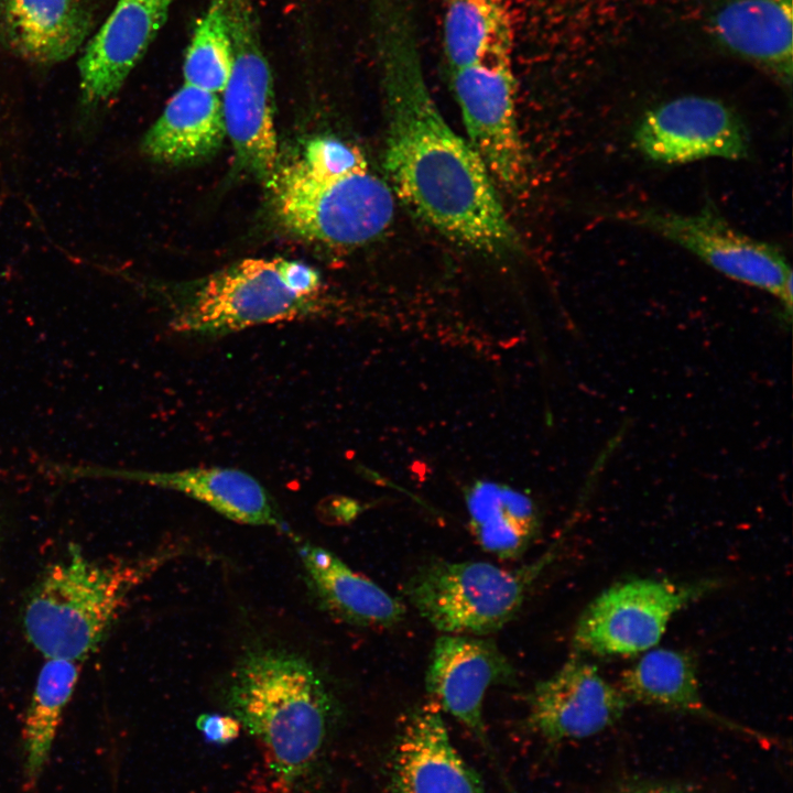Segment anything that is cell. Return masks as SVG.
I'll return each mask as SVG.
<instances>
[{
  "instance_id": "2e32d148",
  "label": "cell",
  "mask_w": 793,
  "mask_h": 793,
  "mask_svg": "<svg viewBox=\"0 0 793 793\" xmlns=\"http://www.w3.org/2000/svg\"><path fill=\"white\" fill-rule=\"evenodd\" d=\"M793 0H720L708 18L715 41L791 85Z\"/></svg>"
},
{
  "instance_id": "d4e9b609",
  "label": "cell",
  "mask_w": 793,
  "mask_h": 793,
  "mask_svg": "<svg viewBox=\"0 0 793 793\" xmlns=\"http://www.w3.org/2000/svg\"><path fill=\"white\" fill-rule=\"evenodd\" d=\"M232 66L228 21L221 0H209L185 52L184 84L221 94Z\"/></svg>"
},
{
  "instance_id": "83f0119b",
  "label": "cell",
  "mask_w": 793,
  "mask_h": 793,
  "mask_svg": "<svg viewBox=\"0 0 793 793\" xmlns=\"http://www.w3.org/2000/svg\"><path fill=\"white\" fill-rule=\"evenodd\" d=\"M612 793H689L686 789L669 783L636 782L622 785Z\"/></svg>"
},
{
  "instance_id": "ffe728a7",
  "label": "cell",
  "mask_w": 793,
  "mask_h": 793,
  "mask_svg": "<svg viewBox=\"0 0 793 793\" xmlns=\"http://www.w3.org/2000/svg\"><path fill=\"white\" fill-rule=\"evenodd\" d=\"M298 553L317 596L336 617L374 628H388L403 619L405 607L399 599L332 552L306 543Z\"/></svg>"
},
{
  "instance_id": "e0dca14e",
  "label": "cell",
  "mask_w": 793,
  "mask_h": 793,
  "mask_svg": "<svg viewBox=\"0 0 793 793\" xmlns=\"http://www.w3.org/2000/svg\"><path fill=\"white\" fill-rule=\"evenodd\" d=\"M84 0H0V44L40 65L72 57L90 32Z\"/></svg>"
},
{
  "instance_id": "7402d4cb",
  "label": "cell",
  "mask_w": 793,
  "mask_h": 793,
  "mask_svg": "<svg viewBox=\"0 0 793 793\" xmlns=\"http://www.w3.org/2000/svg\"><path fill=\"white\" fill-rule=\"evenodd\" d=\"M469 526L477 543L501 560L522 555L537 535L540 520L524 493L492 482H478L466 498Z\"/></svg>"
},
{
  "instance_id": "277c9868",
  "label": "cell",
  "mask_w": 793,
  "mask_h": 793,
  "mask_svg": "<svg viewBox=\"0 0 793 793\" xmlns=\"http://www.w3.org/2000/svg\"><path fill=\"white\" fill-rule=\"evenodd\" d=\"M278 222L290 233L330 246H360L381 236L394 215L393 193L369 165L323 175L298 160L279 163L265 182Z\"/></svg>"
},
{
  "instance_id": "5b68a950",
  "label": "cell",
  "mask_w": 793,
  "mask_h": 793,
  "mask_svg": "<svg viewBox=\"0 0 793 793\" xmlns=\"http://www.w3.org/2000/svg\"><path fill=\"white\" fill-rule=\"evenodd\" d=\"M322 286L311 265L284 258L245 259L208 276L174 311L180 333L220 336L307 316Z\"/></svg>"
},
{
  "instance_id": "7c38bea8",
  "label": "cell",
  "mask_w": 793,
  "mask_h": 793,
  "mask_svg": "<svg viewBox=\"0 0 793 793\" xmlns=\"http://www.w3.org/2000/svg\"><path fill=\"white\" fill-rule=\"evenodd\" d=\"M515 680L514 666L492 640L467 634L439 636L425 673V687L432 702L476 738L510 793L518 792L504 775L487 736L482 707L491 686L512 685Z\"/></svg>"
},
{
  "instance_id": "44dd1931",
  "label": "cell",
  "mask_w": 793,
  "mask_h": 793,
  "mask_svg": "<svg viewBox=\"0 0 793 793\" xmlns=\"http://www.w3.org/2000/svg\"><path fill=\"white\" fill-rule=\"evenodd\" d=\"M620 689L629 702L691 714L764 739L759 732L726 719L706 705L700 694L696 661L687 652L673 649L648 651L623 672Z\"/></svg>"
},
{
  "instance_id": "6da1fadb",
  "label": "cell",
  "mask_w": 793,
  "mask_h": 793,
  "mask_svg": "<svg viewBox=\"0 0 793 793\" xmlns=\"http://www.w3.org/2000/svg\"><path fill=\"white\" fill-rule=\"evenodd\" d=\"M393 194L448 239L489 256L520 247L495 181L441 113L424 76L409 0H370Z\"/></svg>"
},
{
  "instance_id": "8992f818",
  "label": "cell",
  "mask_w": 793,
  "mask_h": 793,
  "mask_svg": "<svg viewBox=\"0 0 793 793\" xmlns=\"http://www.w3.org/2000/svg\"><path fill=\"white\" fill-rule=\"evenodd\" d=\"M558 546L554 543L541 557L515 569L480 561L435 560L411 575L404 594L421 617L443 633H491L519 613Z\"/></svg>"
},
{
  "instance_id": "ba28073f",
  "label": "cell",
  "mask_w": 793,
  "mask_h": 793,
  "mask_svg": "<svg viewBox=\"0 0 793 793\" xmlns=\"http://www.w3.org/2000/svg\"><path fill=\"white\" fill-rule=\"evenodd\" d=\"M715 586V580L674 583L649 578L615 584L579 616L572 641L575 654L629 656L649 651L678 611Z\"/></svg>"
},
{
  "instance_id": "4316f807",
  "label": "cell",
  "mask_w": 793,
  "mask_h": 793,
  "mask_svg": "<svg viewBox=\"0 0 793 793\" xmlns=\"http://www.w3.org/2000/svg\"><path fill=\"white\" fill-rule=\"evenodd\" d=\"M196 727L203 738L215 746H226L236 740L242 728L235 716L221 714H202Z\"/></svg>"
},
{
  "instance_id": "7a4b0ae2",
  "label": "cell",
  "mask_w": 793,
  "mask_h": 793,
  "mask_svg": "<svg viewBox=\"0 0 793 793\" xmlns=\"http://www.w3.org/2000/svg\"><path fill=\"white\" fill-rule=\"evenodd\" d=\"M226 699L283 781L294 782L315 767L326 747L335 702L309 661L281 648L251 649L233 669Z\"/></svg>"
},
{
  "instance_id": "484cf974",
  "label": "cell",
  "mask_w": 793,
  "mask_h": 793,
  "mask_svg": "<svg viewBox=\"0 0 793 793\" xmlns=\"http://www.w3.org/2000/svg\"><path fill=\"white\" fill-rule=\"evenodd\" d=\"M301 161L312 172L323 175L348 173L368 165L359 149L330 137L309 141Z\"/></svg>"
},
{
  "instance_id": "8fae6325",
  "label": "cell",
  "mask_w": 793,
  "mask_h": 793,
  "mask_svg": "<svg viewBox=\"0 0 793 793\" xmlns=\"http://www.w3.org/2000/svg\"><path fill=\"white\" fill-rule=\"evenodd\" d=\"M174 0H117L79 61V99L75 127L93 134L101 113L141 61L167 19Z\"/></svg>"
},
{
  "instance_id": "52a82bcc",
  "label": "cell",
  "mask_w": 793,
  "mask_h": 793,
  "mask_svg": "<svg viewBox=\"0 0 793 793\" xmlns=\"http://www.w3.org/2000/svg\"><path fill=\"white\" fill-rule=\"evenodd\" d=\"M221 2L232 48L231 73L220 94L225 130L239 166L265 183L279 164L272 74L251 0Z\"/></svg>"
},
{
  "instance_id": "d6986e66",
  "label": "cell",
  "mask_w": 793,
  "mask_h": 793,
  "mask_svg": "<svg viewBox=\"0 0 793 793\" xmlns=\"http://www.w3.org/2000/svg\"><path fill=\"white\" fill-rule=\"evenodd\" d=\"M225 135L219 95L183 84L144 134L141 150L152 161L184 164L209 156Z\"/></svg>"
},
{
  "instance_id": "9c48e42d",
  "label": "cell",
  "mask_w": 793,
  "mask_h": 793,
  "mask_svg": "<svg viewBox=\"0 0 793 793\" xmlns=\"http://www.w3.org/2000/svg\"><path fill=\"white\" fill-rule=\"evenodd\" d=\"M628 219L686 249L729 279L772 294L791 314L792 270L783 252L734 228L711 203L694 214L643 208L629 213Z\"/></svg>"
},
{
  "instance_id": "3957f363",
  "label": "cell",
  "mask_w": 793,
  "mask_h": 793,
  "mask_svg": "<svg viewBox=\"0 0 793 793\" xmlns=\"http://www.w3.org/2000/svg\"><path fill=\"white\" fill-rule=\"evenodd\" d=\"M162 555L101 562L72 545L51 563L30 590L22 629L44 659L83 663L99 648L129 594Z\"/></svg>"
},
{
  "instance_id": "30bf717a",
  "label": "cell",
  "mask_w": 793,
  "mask_h": 793,
  "mask_svg": "<svg viewBox=\"0 0 793 793\" xmlns=\"http://www.w3.org/2000/svg\"><path fill=\"white\" fill-rule=\"evenodd\" d=\"M513 53L450 70L469 143L493 181L511 194L528 184V162L515 112Z\"/></svg>"
},
{
  "instance_id": "603a6c76",
  "label": "cell",
  "mask_w": 793,
  "mask_h": 793,
  "mask_svg": "<svg viewBox=\"0 0 793 793\" xmlns=\"http://www.w3.org/2000/svg\"><path fill=\"white\" fill-rule=\"evenodd\" d=\"M442 42L449 72L513 53L507 0H445Z\"/></svg>"
},
{
  "instance_id": "5bb4252c",
  "label": "cell",
  "mask_w": 793,
  "mask_h": 793,
  "mask_svg": "<svg viewBox=\"0 0 793 793\" xmlns=\"http://www.w3.org/2000/svg\"><path fill=\"white\" fill-rule=\"evenodd\" d=\"M629 704L598 669L576 654L526 695V723L550 742L593 737L615 725Z\"/></svg>"
},
{
  "instance_id": "cb8c5ba5",
  "label": "cell",
  "mask_w": 793,
  "mask_h": 793,
  "mask_svg": "<svg viewBox=\"0 0 793 793\" xmlns=\"http://www.w3.org/2000/svg\"><path fill=\"white\" fill-rule=\"evenodd\" d=\"M80 672L82 663L62 659H45L39 672L22 731L23 780L28 790L37 784L50 759Z\"/></svg>"
},
{
  "instance_id": "4fadbf2b",
  "label": "cell",
  "mask_w": 793,
  "mask_h": 793,
  "mask_svg": "<svg viewBox=\"0 0 793 793\" xmlns=\"http://www.w3.org/2000/svg\"><path fill=\"white\" fill-rule=\"evenodd\" d=\"M633 141L644 156L664 164L741 160L748 156L750 143L739 115L704 96L674 98L648 110L636 126Z\"/></svg>"
},
{
  "instance_id": "9a60e30c",
  "label": "cell",
  "mask_w": 793,
  "mask_h": 793,
  "mask_svg": "<svg viewBox=\"0 0 793 793\" xmlns=\"http://www.w3.org/2000/svg\"><path fill=\"white\" fill-rule=\"evenodd\" d=\"M441 711L431 700L405 717L392 751L390 793H486L452 742Z\"/></svg>"
},
{
  "instance_id": "ac0fdd59",
  "label": "cell",
  "mask_w": 793,
  "mask_h": 793,
  "mask_svg": "<svg viewBox=\"0 0 793 793\" xmlns=\"http://www.w3.org/2000/svg\"><path fill=\"white\" fill-rule=\"evenodd\" d=\"M110 475L184 493L239 523L286 531L265 488L240 469L193 467L173 471L116 470Z\"/></svg>"
}]
</instances>
